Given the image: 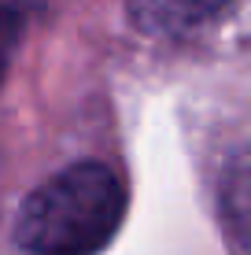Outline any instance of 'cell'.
Segmentation results:
<instances>
[{"instance_id": "7a4b0ae2", "label": "cell", "mask_w": 251, "mask_h": 255, "mask_svg": "<svg viewBox=\"0 0 251 255\" xmlns=\"http://www.w3.org/2000/svg\"><path fill=\"white\" fill-rule=\"evenodd\" d=\"M237 0H126L129 22L148 37H188L226 15Z\"/></svg>"}, {"instance_id": "6da1fadb", "label": "cell", "mask_w": 251, "mask_h": 255, "mask_svg": "<svg viewBox=\"0 0 251 255\" xmlns=\"http://www.w3.org/2000/svg\"><path fill=\"white\" fill-rule=\"evenodd\" d=\"M126 215V189L107 163L85 159L30 192L15 244L30 255H96Z\"/></svg>"}, {"instance_id": "3957f363", "label": "cell", "mask_w": 251, "mask_h": 255, "mask_svg": "<svg viewBox=\"0 0 251 255\" xmlns=\"http://www.w3.org/2000/svg\"><path fill=\"white\" fill-rule=\"evenodd\" d=\"M30 11H33V0H0V78H4L7 59L19 45L26 22H30Z\"/></svg>"}]
</instances>
